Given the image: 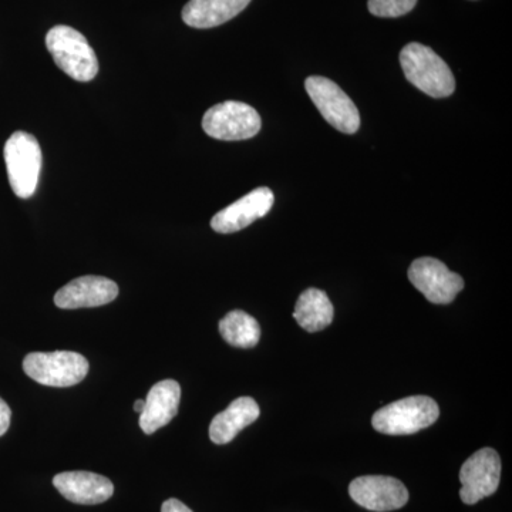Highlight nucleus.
I'll list each match as a JSON object with an SVG mask.
<instances>
[{
  "mask_svg": "<svg viewBox=\"0 0 512 512\" xmlns=\"http://www.w3.org/2000/svg\"><path fill=\"white\" fill-rule=\"evenodd\" d=\"M400 64L406 79L433 99H444L456 90L450 67L430 47L409 43L400 53Z\"/></svg>",
  "mask_w": 512,
  "mask_h": 512,
  "instance_id": "1",
  "label": "nucleus"
},
{
  "mask_svg": "<svg viewBox=\"0 0 512 512\" xmlns=\"http://www.w3.org/2000/svg\"><path fill=\"white\" fill-rule=\"evenodd\" d=\"M46 47L60 70L77 82H90L99 73V60L82 33L70 26H55L46 36Z\"/></svg>",
  "mask_w": 512,
  "mask_h": 512,
  "instance_id": "2",
  "label": "nucleus"
},
{
  "mask_svg": "<svg viewBox=\"0 0 512 512\" xmlns=\"http://www.w3.org/2000/svg\"><path fill=\"white\" fill-rule=\"evenodd\" d=\"M439 416V404L431 397L412 396L377 410L372 424L373 429L387 436H409L427 429Z\"/></svg>",
  "mask_w": 512,
  "mask_h": 512,
  "instance_id": "3",
  "label": "nucleus"
},
{
  "mask_svg": "<svg viewBox=\"0 0 512 512\" xmlns=\"http://www.w3.org/2000/svg\"><path fill=\"white\" fill-rule=\"evenodd\" d=\"M10 187L19 198L35 194L42 170V150L32 134L16 131L5 144Z\"/></svg>",
  "mask_w": 512,
  "mask_h": 512,
  "instance_id": "4",
  "label": "nucleus"
},
{
  "mask_svg": "<svg viewBox=\"0 0 512 512\" xmlns=\"http://www.w3.org/2000/svg\"><path fill=\"white\" fill-rule=\"evenodd\" d=\"M30 379L49 387H70L83 382L89 373L86 357L76 352H33L23 360Z\"/></svg>",
  "mask_w": 512,
  "mask_h": 512,
  "instance_id": "5",
  "label": "nucleus"
},
{
  "mask_svg": "<svg viewBox=\"0 0 512 512\" xmlns=\"http://www.w3.org/2000/svg\"><path fill=\"white\" fill-rule=\"evenodd\" d=\"M305 89L330 126L345 134H355L359 130V110L338 84L326 77L312 76L306 79Z\"/></svg>",
  "mask_w": 512,
  "mask_h": 512,
  "instance_id": "6",
  "label": "nucleus"
},
{
  "mask_svg": "<svg viewBox=\"0 0 512 512\" xmlns=\"http://www.w3.org/2000/svg\"><path fill=\"white\" fill-rule=\"evenodd\" d=\"M258 111L241 101H224L211 107L202 119V128L212 138L241 141L255 137L261 131Z\"/></svg>",
  "mask_w": 512,
  "mask_h": 512,
  "instance_id": "7",
  "label": "nucleus"
},
{
  "mask_svg": "<svg viewBox=\"0 0 512 512\" xmlns=\"http://www.w3.org/2000/svg\"><path fill=\"white\" fill-rule=\"evenodd\" d=\"M501 480V458L493 448H481L468 458L460 470V498L474 505L498 490Z\"/></svg>",
  "mask_w": 512,
  "mask_h": 512,
  "instance_id": "8",
  "label": "nucleus"
},
{
  "mask_svg": "<svg viewBox=\"0 0 512 512\" xmlns=\"http://www.w3.org/2000/svg\"><path fill=\"white\" fill-rule=\"evenodd\" d=\"M409 279L424 298L436 305H448L464 289V279L434 258H419L410 265Z\"/></svg>",
  "mask_w": 512,
  "mask_h": 512,
  "instance_id": "9",
  "label": "nucleus"
},
{
  "mask_svg": "<svg viewBox=\"0 0 512 512\" xmlns=\"http://www.w3.org/2000/svg\"><path fill=\"white\" fill-rule=\"evenodd\" d=\"M349 494L357 505L375 512L400 510L409 501V491L402 481L386 476L355 478L349 485Z\"/></svg>",
  "mask_w": 512,
  "mask_h": 512,
  "instance_id": "10",
  "label": "nucleus"
},
{
  "mask_svg": "<svg viewBox=\"0 0 512 512\" xmlns=\"http://www.w3.org/2000/svg\"><path fill=\"white\" fill-rule=\"evenodd\" d=\"M274 202V192L269 188H256L241 200L215 214L211 220V227L220 234H234L249 227L259 218H264L271 211Z\"/></svg>",
  "mask_w": 512,
  "mask_h": 512,
  "instance_id": "11",
  "label": "nucleus"
},
{
  "mask_svg": "<svg viewBox=\"0 0 512 512\" xmlns=\"http://www.w3.org/2000/svg\"><path fill=\"white\" fill-rule=\"evenodd\" d=\"M119 296V286L104 276L87 275L64 285L55 295L60 309L97 308Z\"/></svg>",
  "mask_w": 512,
  "mask_h": 512,
  "instance_id": "12",
  "label": "nucleus"
},
{
  "mask_svg": "<svg viewBox=\"0 0 512 512\" xmlns=\"http://www.w3.org/2000/svg\"><path fill=\"white\" fill-rule=\"evenodd\" d=\"M53 485L66 500L74 504L96 505L106 503L114 494L109 478L89 471H67L53 478Z\"/></svg>",
  "mask_w": 512,
  "mask_h": 512,
  "instance_id": "13",
  "label": "nucleus"
},
{
  "mask_svg": "<svg viewBox=\"0 0 512 512\" xmlns=\"http://www.w3.org/2000/svg\"><path fill=\"white\" fill-rule=\"evenodd\" d=\"M181 387L175 380H163L151 387L146 407L140 413V427L146 434L156 433L177 416L180 406Z\"/></svg>",
  "mask_w": 512,
  "mask_h": 512,
  "instance_id": "14",
  "label": "nucleus"
},
{
  "mask_svg": "<svg viewBox=\"0 0 512 512\" xmlns=\"http://www.w3.org/2000/svg\"><path fill=\"white\" fill-rule=\"evenodd\" d=\"M251 0H190L183 9L185 25L195 29H211L234 19Z\"/></svg>",
  "mask_w": 512,
  "mask_h": 512,
  "instance_id": "15",
  "label": "nucleus"
},
{
  "mask_svg": "<svg viewBox=\"0 0 512 512\" xmlns=\"http://www.w3.org/2000/svg\"><path fill=\"white\" fill-rule=\"evenodd\" d=\"M261 410L252 397H239L227 410L217 414L211 421L210 439L215 444H228L239 431L258 420Z\"/></svg>",
  "mask_w": 512,
  "mask_h": 512,
  "instance_id": "16",
  "label": "nucleus"
},
{
  "mask_svg": "<svg viewBox=\"0 0 512 512\" xmlns=\"http://www.w3.org/2000/svg\"><path fill=\"white\" fill-rule=\"evenodd\" d=\"M333 315L335 311L328 295L316 288H309L301 293L293 312V318L298 325L311 333L328 328L333 322Z\"/></svg>",
  "mask_w": 512,
  "mask_h": 512,
  "instance_id": "17",
  "label": "nucleus"
},
{
  "mask_svg": "<svg viewBox=\"0 0 512 512\" xmlns=\"http://www.w3.org/2000/svg\"><path fill=\"white\" fill-rule=\"evenodd\" d=\"M220 333L234 348L251 349L261 339V326L247 312L232 311L221 319Z\"/></svg>",
  "mask_w": 512,
  "mask_h": 512,
  "instance_id": "18",
  "label": "nucleus"
},
{
  "mask_svg": "<svg viewBox=\"0 0 512 512\" xmlns=\"http://www.w3.org/2000/svg\"><path fill=\"white\" fill-rule=\"evenodd\" d=\"M417 0H369V12L379 18H400L416 8Z\"/></svg>",
  "mask_w": 512,
  "mask_h": 512,
  "instance_id": "19",
  "label": "nucleus"
},
{
  "mask_svg": "<svg viewBox=\"0 0 512 512\" xmlns=\"http://www.w3.org/2000/svg\"><path fill=\"white\" fill-rule=\"evenodd\" d=\"M10 419H12V410H10L8 403L0 397V437L8 431Z\"/></svg>",
  "mask_w": 512,
  "mask_h": 512,
  "instance_id": "20",
  "label": "nucleus"
},
{
  "mask_svg": "<svg viewBox=\"0 0 512 512\" xmlns=\"http://www.w3.org/2000/svg\"><path fill=\"white\" fill-rule=\"evenodd\" d=\"M161 512H192L187 505L181 503L180 500H175V498H170V500L165 501L163 507H161Z\"/></svg>",
  "mask_w": 512,
  "mask_h": 512,
  "instance_id": "21",
  "label": "nucleus"
},
{
  "mask_svg": "<svg viewBox=\"0 0 512 512\" xmlns=\"http://www.w3.org/2000/svg\"><path fill=\"white\" fill-rule=\"evenodd\" d=\"M144 407H146V400H137V402L134 403V412L141 413Z\"/></svg>",
  "mask_w": 512,
  "mask_h": 512,
  "instance_id": "22",
  "label": "nucleus"
}]
</instances>
